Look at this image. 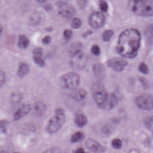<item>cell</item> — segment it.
I'll list each match as a JSON object with an SVG mask.
<instances>
[{
  "label": "cell",
  "mask_w": 153,
  "mask_h": 153,
  "mask_svg": "<svg viewBox=\"0 0 153 153\" xmlns=\"http://www.w3.org/2000/svg\"><path fill=\"white\" fill-rule=\"evenodd\" d=\"M74 153H85V151L84 149L82 148H79L76 149V150H75V151H74Z\"/></svg>",
  "instance_id": "cell-37"
},
{
  "label": "cell",
  "mask_w": 153,
  "mask_h": 153,
  "mask_svg": "<svg viewBox=\"0 0 153 153\" xmlns=\"http://www.w3.org/2000/svg\"><path fill=\"white\" fill-rule=\"evenodd\" d=\"M138 79H139L140 81L142 84V86L145 89H147L149 88V85L146 79L143 77H139Z\"/></svg>",
  "instance_id": "cell-31"
},
{
  "label": "cell",
  "mask_w": 153,
  "mask_h": 153,
  "mask_svg": "<svg viewBox=\"0 0 153 153\" xmlns=\"http://www.w3.org/2000/svg\"><path fill=\"white\" fill-rule=\"evenodd\" d=\"M112 146L115 149H119L121 148L123 146L122 140L120 138L114 139L111 141Z\"/></svg>",
  "instance_id": "cell-21"
},
{
  "label": "cell",
  "mask_w": 153,
  "mask_h": 153,
  "mask_svg": "<svg viewBox=\"0 0 153 153\" xmlns=\"http://www.w3.org/2000/svg\"><path fill=\"white\" fill-rule=\"evenodd\" d=\"M105 22V18L102 14L100 12L93 13L89 18L90 25L94 28H98L102 27Z\"/></svg>",
  "instance_id": "cell-9"
},
{
  "label": "cell",
  "mask_w": 153,
  "mask_h": 153,
  "mask_svg": "<svg viewBox=\"0 0 153 153\" xmlns=\"http://www.w3.org/2000/svg\"><path fill=\"white\" fill-rule=\"evenodd\" d=\"M3 32V27L1 25H0V36H1Z\"/></svg>",
  "instance_id": "cell-39"
},
{
  "label": "cell",
  "mask_w": 153,
  "mask_h": 153,
  "mask_svg": "<svg viewBox=\"0 0 153 153\" xmlns=\"http://www.w3.org/2000/svg\"><path fill=\"white\" fill-rule=\"evenodd\" d=\"M59 12L60 14L64 17H71L75 13V10L71 5L68 3H63L59 7Z\"/></svg>",
  "instance_id": "cell-13"
},
{
  "label": "cell",
  "mask_w": 153,
  "mask_h": 153,
  "mask_svg": "<svg viewBox=\"0 0 153 153\" xmlns=\"http://www.w3.org/2000/svg\"><path fill=\"white\" fill-rule=\"evenodd\" d=\"M129 5L136 15L145 17L153 15V0H129Z\"/></svg>",
  "instance_id": "cell-2"
},
{
  "label": "cell",
  "mask_w": 153,
  "mask_h": 153,
  "mask_svg": "<svg viewBox=\"0 0 153 153\" xmlns=\"http://www.w3.org/2000/svg\"><path fill=\"white\" fill-rule=\"evenodd\" d=\"M33 59L35 63L39 67H44L45 66V61L42 56H33Z\"/></svg>",
  "instance_id": "cell-23"
},
{
  "label": "cell",
  "mask_w": 153,
  "mask_h": 153,
  "mask_svg": "<svg viewBox=\"0 0 153 153\" xmlns=\"http://www.w3.org/2000/svg\"><path fill=\"white\" fill-rule=\"evenodd\" d=\"M136 104L141 110L151 111L153 107V97L150 94H142L136 98Z\"/></svg>",
  "instance_id": "cell-7"
},
{
  "label": "cell",
  "mask_w": 153,
  "mask_h": 153,
  "mask_svg": "<svg viewBox=\"0 0 153 153\" xmlns=\"http://www.w3.org/2000/svg\"><path fill=\"white\" fill-rule=\"evenodd\" d=\"M87 92L84 88H75L69 96L71 99L77 102H80L84 100L87 96Z\"/></svg>",
  "instance_id": "cell-12"
},
{
  "label": "cell",
  "mask_w": 153,
  "mask_h": 153,
  "mask_svg": "<svg viewBox=\"0 0 153 153\" xmlns=\"http://www.w3.org/2000/svg\"><path fill=\"white\" fill-rule=\"evenodd\" d=\"M147 36L148 37V39L149 41H152V36H150V35H152V27H149V29H148L147 32Z\"/></svg>",
  "instance_id": "cell-36"
},
{
  "label": "cell",
  "mask_w": 153,
  "mask_h": 153,
  "mask_svg": "<svg viewBox=\"0 0 153 153\" xmlns=\"http://www.w3.org/2000/svg\"><path fill=\"white\" fill-rule=\"evenodd\" d=\"M80 82V78L78 74L75 72H69L62 76L60 85L63 89L73 90L76 88Z\"/></svg>",
  "instance_id": "cell-5"
},
{
  "label": "cell",
  "mask_w": 153,
  "mask_h": 153,
  "mask_svg": "<svg viewBox=\"0 0 153 153\" xmlns=\"http://www.w3.org/2000/svg\"><path fill=\"white\" fill-rule=\"evenodd\" d=\"M99 6H100V9L103 12H106L108 10V6L107 2L104 0H101Z\"/></svg>",
  "instance_id": "cell-28"
},
{
  "label": "cell",
  "mask_w": 153,
  "mask_h": 153,
  "mask_svg": "<svg viewBox=\"0 0 153 153\" xmlns=\"http://www.w3.org/2000/svg\"><path fill=\"white\" fill-rule=\"evenodd\" d=\"M74 122L78 127L82 128L87 124L88 120L85 114L82 113H77L75 115Z\"/></svg>",
  "instance_id": "cell-16"
},
{
  "label": "cell",
  "mask_w": 153,
  "mask_h": 153,
  "mask_svg": "<svg viewBox=\"0 0 153 153\" xmlns=\"http://www.w3.org/2000/svg\"><path fill=\"white\" fill-rule=\"evenodd\" d=\"M33 56H42L43 55V50L41 48H36L33 51Z\"/></svg>",
  "instance_id": "cell-33"
},
{
  "label": "cell",
  "mask_w": 153,
  "mask_h": 153,
  "mask_svg": "<svg viewBox=\"0 0 153 153\" xmlns=\"http://www.w3.org/2000/svg\"><path fill=\"white\" fill-rule=\"evenodd\" d=\"M91 93L93 99L99 107L104 104L108 97V94L105 87L99 82H96L92 85Z\"/></svg>",
  "instance_id": "cell-4"
},
{
  "label": "cell",
  "mask_w": 153,
  "mask_h": 153,
  "mask_svg": "<svg viewBox=\"0 0 153 153\" xmlns=\"http://www.w3.org/2000/svg\"><path fill=\"white\" fill-rule=\"evenodd\" d=\"M144 124L146 128L152 131V130H153V116H148V117H146L144 120Z\"/></svg>",
  "instance_id": "cell-20"
},
{
  "label": "cell",
  "mask_w": 153,
  "mask_h": 153,
  "mask_svg": "<svg viewBox=\"0 0 153 153\" xmlns=\"http://www.w3.org/2000/svg\"><path fill=\"white\" fill-rule=\"evenodd\" d=\"M66 120V115L62 108H57L55 114L50 119L47 126V131L51 134L59 131L64 125Z\"/></svg>",
  "instance_id": "cell-3"
},
{
  "label": "cell",
  "mask_w": 153,
  "mask_h": 153,
  "mask_svg": "<svg viewBox=\"0 0 153 153\" xmlns=\"http://www.w3.org/2000/svg\"><path fill=\"white\" fill-rule=\"evenodd\" d=\"M29 72V68L28 65L25 63H22L19 68L17 74L19 76L23 77L28 74Z\"/></svg>",
  "instance_id": "cell-18"
},
{
  "label": "cell",
  "mask_w": 153,
  "mask_h": 153,
  "mask_svg": "<svg viewBox=\"0 0 153 153\" xmlns=\"http://www.w3.org/2000/svg\"><path fill=\"white\" fill-rule=\"evenodd\" d=\"M138 70L141 73L145 75H148L149 73V70L147 65L144 62H141L138 66Z\"/></svg>",
  "instance_id": "cell-22"
},
{
  "label": "cell",
  "mask_w": 153,
  "mask_h": 153,
  "mask_svg": "<svg viewBox=\"0 0 153 153\" xmlns=\"http://www.w3.org/2000/svg\"><path fill=\"white\" fill-rule=\"evenodd\" d=\"M85 144L88 149L94 153H103L106 150V148L94 139L87 140Z\"/></svg>",
  "instance_id": "cell-10"
},
{
  "label": "cell",
  "mask_w": 153,
  "mask_h": 153,
  "mask_svg": "<svg viewBox=\"0 0 153 153\" xmlns=\"http://www.w3.org/2000/svg\"><path fill=\"white\" fill-rule=\"evenodd\" d=\"M8 125V121L6 120H0V130L2 132H6L7 131V127Z\"/></svg>",
  "instance_id": "cell-26"
},
{
  "label": "cell",
  "mask_w": 153,
  "mask_h": 153,
  "mask_svg": "<svg viewBox=\"0 0 153 153\" xmlns=\"http://www.w3.org/2000/svg\"><path fill=\"white\" fill-rule=\"evenodd\" d=\"M35 110L36 112L39 113V114L43 113L45 110V106L42 103L39 102L36 104L35 106Z\"/></svg>",
  "instance_id": "cell-25"
},
{
  "label": "cell",
  "mask_w": 153,
  "mask_h": 153,
  "mask_svg": "<svg viewBox=\"0 0 153 153\" xmlns=\"http://www.w3.org/2000/svg\"><path fill=\"white\" fill-rule=\"evenodd\" d=\"M128 64L127 61L121 58H113L107 62L108 67L118 72L123 71Z\"/></svg>",
  "instance_id": "cell-8"
},
{
  "label": "cell",
  "mask_w": 153,
  "mask_h": 153,
  "mask_svg": "<svg viewBox=\"0 0 153 153\" xmlns=\"http://www.w3.org/2000/svg\"><path fill=\"white\" fill-rule=\"evenodd\" d=\"M93 71L95 76L99 80H102L106 76V71L103 65L100 63H97L93 66Z\"/></svg>",
  "instance_id": "cell-15"
},
{
  "label": "cell",
  "mask_w": 153,
  "mask_h": 153,
  "mask_svg": "<svg viewBox=\"0 0 153 153\" xmlns=\"http://www.w3.org/2000/svg\"><path fill=\"white\" fill-rule=\"evenodd\" d=\"M6 81V75L3 71L0 70V88H1L5 84Z\"/></svg>",
  "instance_id": "cell-29"
},
{
  "label": "cell",
  "mask_w": 153,
  "mask_h": 153,
  "mask_svg": "<svg viewBox=\"0 0 153 153\" xmlns=\"http://www.w3.org/2000/svg\"><path fill=\"white\" fill-rule=\"evenodd\" d=\"M82 22H81V20L78 18H75L72 20V22H71V27L73 28H79L81 26Z\"/></svg>",
  "instance_id": "cell-27"
},
{
  "label": "cell",
  "mask_w": 153,
  "mask_h": 153,
  "mask_svg": "<svg viewBox=\"0 0 153 153\" xmlns=\"http://www.w3.org/2000/svg\"><path fill=\"white\" fill-rule=\"evenodd\" d=\"M63 36H64V38L66 40H69L72 37V32L71 30L67 29V30L64 31V33H63Z\"/></svg>",
  "instance_id": "cell-32"
},
{
  "label": "cell",
  "mask_w": 153,
  "mask_h": 153,
  "mask_svg": "<svg viewBox=\"0 0 153 153\" xmlns=\"http://www.w3.org/2000/svg\"><path fill=\"white\" fill-rule=\"evenodd\" d=\"M140 34L137 30L128 29L120 35L117 51L124 58L133 59L136 57L140 45Z\"/></svg>",
  "instance_id": "cell-1"
},
{
  "label": "cell",
  "mask_w": 153,
  "mask_h": 153,
  "mask_svg": "<svg viewBox=\"0 0 153 153\" xmlns=\"http://www.w3.org/2000/svg\"><path fill=\"white\" fill-rule=\"evenodd\" d=\"M88 59L85 53L79 51L71 53L70 65L73 69L81 70L87 64Z\"/></svg>",
  "instance_id": "cell-6"
},
{
  "label": "cell",
  "mask_w": 153,
  "mask_h": 153,
  "mask_svg": "<svg viewBox=\"0 0 153 153\" xmlns=\"http://www.w3.org/2000/svg\"><path fill=\"white\" fill-rule=\"evenodd\" d=\"M30 42L29 39L26 36L21 35L19 36V42L18 43V46L21 49H26L29 45Z\"/></svg>",
  "instance_id": "cell-19"
},
{
  "label": "cell",
  "mask_w": 153,
  "mask_h": 153,
  "mask_svg": "<svg viewBox=\"0 0 153 153\" xmlns=\"http://www.w3.org/2000/svg\"><path fill=\"white\" fill-rule=\"evenodd\" d=\"M60 149H58V148H53V149H50L49 150V152H59Z\"/></svg>",
  "instance_id": "cell-38"
},
{
  "label": "cell",
  "mask_w": 153,
  "mask_h": 153,
  "mask_svg": "<svg viewBox=\"0 0 153 153\" xmlns=\"http://www.w3.org/2000/svg\"><path fill=\"white\" fill-rule=\"evenodd\" d=\"M85 134L83 132L77 131L71 136V141L73 143L81 142L85 139Z\"/></svg>",
  "instance_id": "cell-17"
},
{
  "label": "cell",
  "mask_w": 153,
  "mask_h": 153,
  "mask_svg": "<svg viewBox=\"0 0 153 153\" xmlns=\"http://www.w3.org/2000/svg\"><path fill=\"white\" fill-rule=\"evenodd\" d=\"M113 32L112 30H108L105 31L102 35V38L104 41L108 42L111 38L113 35Z\"/></svg>",
  "instance_id": "cell-24"
},
{
  "label": "cell",
  "mask_w": 153,
  "mask_h": 153,
  "mask_svg": "<svg viewBox=\"0 0 153 153\" xmlns=\"http://www.w3.org/2000/svg\"><path fill=\"white\" fill-rule=\"evenodd\" d=\"M51 41V38L50 36H46L42 39V42L44 44H49Z\"/></svg>",
  "instance_id": "cell-35"
},
{
  "label": "cell",
  "mask_w": 153,
  "mask_h": 153,
  "mask_svg": "<svg viewBox=\"0 0 153 153\" xmlns=\"http://www.w3.org/2000/svg\"><path fill=\"white\" fill-rule=\"evenodd\" d=\"M88 0H77V3L79 7L83 8L85 7Z\"/></svg>",
  "instance_id": "cell-34"
},
{
  "label": "cell",
  "mask_w": 153,
  "mask_h": 153,
  "mask_svg": "<svg viewBox=\"0 0 153 153\" xmlns=\"http://www.w3.org/2000/svg\"><path fill=\"white\" fill-rule=\"evenodd\" d=\"M31 105L28 104H23L20 106L18 110L14 114V119L17 121L20 120L24 116L27 114L31 111Z\"/></svg>",
  "instance_id": "cell-14"
},
{
  "label": "cell",
  "mask_w": 153,
  "mask_h": 153,
  "mask_svg": "<svg viewBox=\"0 0 153 153\" xmlns=\"http://www.w3.org/2000/svg\"><path fill=\"white\" fill-rule=\"evenodd\" d=\"M118 102V97L114 93H110L108 94L105 102L99 108L105 110H112L117 106Z\"/></svg>",
  "instance_id": "cell-11"
},
{
  "label": "cell",
  "mask_w": 153,
  "mask_h": 153,
  "mask_svg": "<svg viewBox=\"0 0 153 153\" xmlns=\"http://www.w3.org/2000/svg\"><path fill=\"white\" fill-rule=\"evenodd\" d=\"M36 1L39 3H42L46 1V0H36Z\"/></svg>",
  "instance_id": "cell-40"
},
{
  "label": "cell",
  "mask_w": 153,
  "mask_h": 153,
  "mask_svg": "<svg viewBox=\"0 0 153 153\" xmlns=\"http://www.w3.org/2000/svg\"><path fill=\"white\" fill-rule=\"evenodd\" d=\"M100 47L97 45H93L91 48V52L93 54L96 56H98L100 54Z\"/></svg>",
  "instance_id": "cell-30"
}]
</instances>
